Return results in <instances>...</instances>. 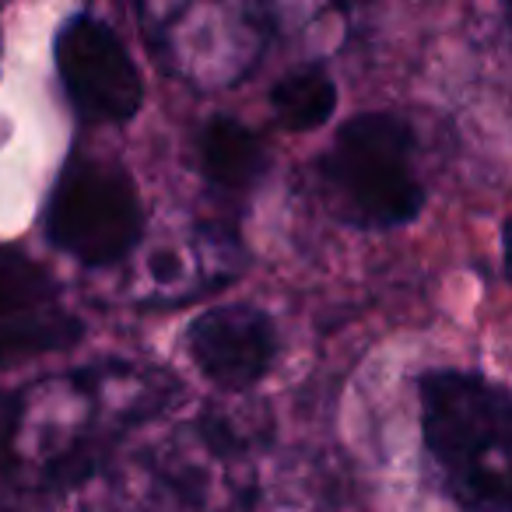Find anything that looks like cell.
<instances>
[{
    "label": "cell",
    "instance_id": "30bf717a",
    "mask_svg": "<svg viewBox=\"0 0 512 512\" xmlns=\"http://www.w3.org/2000/svg\"><path fill=\"white\" fill-rule=\"evenodd\" d=\"M15 425H18V400L8 397L0 390V474L8 470V456H11V439H15Z\"/></svg>",
    "mask_w": 512,
    "mask_h": 512
},
{
    "label": "cell",
    "instance_id": "52a82bcc",
    "mask_svg": "<svg viewBox=\"0 0 512 512\" xmlns=\"http://www.w3.org/2000/svg\"><path fill=\"white\" fill-rule=\"evenodd\" d=\"M271 106L281 127L295 130V134H306V130H316L330 120V113L337 106V88L327 71L302 67V71L285 74L274 85Z\"/></svg>",
    "mask_w": 512,
    "mask_h": 512
},
{
    "label": "cell",
    "instance_id": "ba28073f",
    "mask_svg": "<svg viewBox=\"0 0 512 512\" xmlns=\"http://www.w3.org/2000/svg\"><path fill=\"white\" fill-rule=\"evenodd\" d=\"M85 327L67 313H29L0 320V365L74 348Z\"/></svg>",
    "mask_w": 512,
    "mask_h": 512
},
{
    "label": "cell",
    "instance_id": "7a4b0ae2",
    "mask_svg": "<svg viewBox=\"0 0 512 512\" xmlns=\"http://www.w3.org/2000/svg\"><path fill=\"white\" fill-rule=\"evenodd\" d=\"M320 183L351 225H407L425 207V186L414 172V130L393 113L355 116L320 158Z\"/></svg>",
    "mask_w": 512,
    "mask_h": 512
},
{
    "label": "cell",
    "instance_id": "3957f363",
    "mask_svg": "<svg viewBox=\"0 0 512 512\" xmlns=\"http://www.w3.org/2000/svg\"><path fill=\"white\" fill-rule=\"evenodd\" d=\"M46 232L88 267H109L144 235V207L127 169L102 158H71L46 207Z\"/></svg>",
    "mask_w": 512,
    "mask_h": 512
},
{
    "label": "cell",
    "instance_id": "5b68a950",
    "mask_svg": "<svg viewBox=\"0 0 512 512\" xmlns=\"http://www.w3.org/2000/svg\"><path fill=\"white\" fill-rule=\"evenodd\" d=\"M186 344L197 369L225 390H246L260 383L278 351L274 323L253 306H221L197 316Z\"/></svg>",
    "mask_w": 512,
    "mask_h": 512
},
{
    "label": "cell",
    "instance_id": "277c9868",
    "mask_svg": "<svg viewBox=\"0 0 512 512\" xmlns=\"http://www.w3.org/2000/svg\"><path fill=\"white\" fill-rule=\"evenodd\" d=\"M57 67L67 99L92 123H127L144 102V85L106 22L95 15H74L57 36Z\"/></svg>",
    "mask_w": 512,
    "mask_h": 512
},
{
    "label": "cell",
    "instance_id": "8992f818",
    "mask_svg": "<svg viewBox=\"0 0 512 512\" xmlns=\"http://www.w3.org/2000/svg\"><path fill=\"white\" fill-rule=\"evenodd\" d=\"M200 165L218 190L242 193L264 179L267 148L246 123L214 116L200 134Z\"/></svg>",
    "mask_w": 512,
    "mask_h": 512
},
{
    "label": "cell",
    "instance_id": "6da1fadb",
    "mask_svg": "<svg viewBox=\"0 0 512 512\" xmlns=\"http://www.w3.org/2000/svg\"><path fill=\"white\" fill-rule=\"evenodd\" d=\"M509 393L470 372L421 379V432L446 488L470 512H509Z\"/></svg>",
    "mask_w": 512,
    "mask_h": 512
},
{
    "label": "cell",
    "instance_id": "9c48e42d",
    "mask_svg": "<svg viewBox=\"0 0 512 512\" xmlns=\"http://www.w3.org/2000/svg\"><path fill=\"white\" fill-rule=\"evenodd\" d=\"M57 295L53 278L29 256L18 249H0V320L11 316H29Z\"/></svg>",
    "mask_w": 512,
    "mask_h": 512
}]
</instances>
